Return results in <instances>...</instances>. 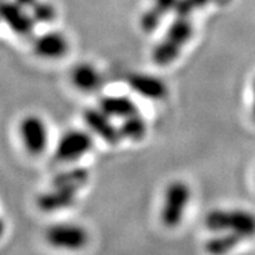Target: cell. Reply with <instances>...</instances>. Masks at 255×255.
I'll list each match as a JSON object with an SVG mask.
<instances>
[{"label":"cell","mask_w":255,"mask_h":255,"mask_svg":"<svg viewBox=\"0 0 255 255\" xmlns=\"http://www.w3.org/2000/svg\"><path fill=\"white\" fill-rule=\"evenodd\" d=\"M132 91L149 100H163L168 96V87L161 78L145 73H132L127 78Z\"/></svg>","instance_id":"30bf717a"},{"label":"cell","mask_w":255,"mask_h":255,"mask_svg":"<svg viewBox=\"0 0 255 255\" xmlns=\"http://www.w3.org/2000/svg\"><path fill=\"white\" fill-rule=\"evenodd\" d=\"M18 137L30 155H40L48 148V125L38 114H27L18 123Z\"/></svg>","instance_id":"277c9868"},{"label":"cell","mask_w":255,"mask_h":255,"mask_svg":"<svg viewBox=\"0 0 255 255\" xmlns=\"http://www.w3.org/2000/svg\"><path fill=\"white\" fill-rule=\"evenodd\" d=\"M71 82L78 90L83 92H96L104 84V77L100 70L92 64L81 62L71 70Z\"/></svg>","instance_id":"7c38bea8"},{"label":"cell","mask_w":255,"mask_h":255,"mask_svg":"<svg viewBox=\"0 0 255 255\" xmlns=\"http://www.w3.org/2000/svg\"><path fill=\"white\" fill-rule=\"evenodd\" d=\"M194 32V25L189 17L176 16L168 26L165 38L155 45L153 51V60L159 66H166L179 57Z\"/></svg>","instance_id":"7a4b0ae2"},{"label":"cell","mask_w":255,"mask_h":255,"mask_svg":"<svg viewBox=\"0 0 255 255\" xmlns=\"http://www.w3.org/2000/svg\"><path fill=\"white\" fill-rule=\"evenodd\" d=\"M88 239V232L79 224L55 223L45 230V241L55 249L70 252L83 249Z\"/></svg>","instance_id":"5b68a950"},{"label":"cell","mask_w":255,"mask_h":255,"mask_svg":"<svg viewBox=\"0 0 255 255\" xmlns=\"http://www.w3.org/2000/svg\"><path fill=\"white\" fill-rule=\"evenodd\" d=\"M70 43L64 32L51 30L35 36L32 40V51L44 60H58L68 55Z\"/></svg>","instance_id":"ba28073f"},{"label":"cell","mask_w":255,"mask_h":255,"mask_svg":"<svg viewBox=\"0 0 255 255\" xmlns=\"http://www.w3.org/2000/svg\"><path fill=\"white\" fill-rule=\"evenodd\" d=\"M252 117L255 122V78L253 79L252 84Z\"/></svg>","instance_id":"44dd1931"},{"label":"cell","mask_w":255,"mask_h":255,"mask_svg":"<svg viewBox=\"0 0 255 255\" xmlns=\"http://www.w3.org/2000/svg\"><path fill=\"white\" fill-rule=\"evenodd\" d=\"M5 228H6L5 220H4L3 217L0 215V239L4 236V233H5Z\"/></svg>","instance_id":"7402d4cb"},{"label":"cell","mask_w":255,"mask_h":255,"mask_svg":"<svg viewBox=\"0 0 255 255\" xmlns=\"http://www.w3.org/2000/svg\"><path fill=\"white\" fill-rule=\"evenodd\" d=\"M178 4L179 0H154V6L144 13L140 19L141 29L146 32L157 29L166 14H168L171 10H176Z\"/></svg>","instance_id":"5bb4252c"},{"label":"cell","mask_w":255,"mask_h":255,"mask_svg":"<svg viewBox=\"0 0 255 255\" xmlns=\"http://www.w3.org/2000/svg\"><path fill=\"white\" fill-rule=\"evenodd\" d=\"M16 0H0V22L5 23L14 34L30 36L36 22Z\"/></svg>","instance_id":"52a82bcc"},{"label":"cell","mask_w":255,"mask_h":255,"mask_svg":"<svg viewBox=\"0 0 255 255\" xmlns=\"http://www.w3.org/2000/svg\"><path fill=\"white\" fill-rule=\"evenodd\" d=\"M84 123L88 128L99 137L109 144H118L122 140V135L120 132V127L117 128L112 122V117L108 116L105 112L99 109H87L83 114Z\"/></svg>","instance_id":"9c48e42d"},{"label":"cell","mask_w":255,"mask_h":255,"mask_svg":"<svg viewBox=\"0 0 255 255\" xmlns=\"http://www.w3.org/2000/svg\"><path fill=\"white\" fill-rule=\"evenodd\" d=\"M209 0H179V4L176 6V14L178 16L189 17L192 12L206 5Z\"/></svg>","instance_id":"d6986e66"},{"label":"cell","mask_w":255,"mask_h":255,"mask_svg":"<svg viewBox=\"0 0 255 255\" xmlns=\"http://www.w3.org/2000/svg\"><path fill=\"white\" fill-rule=\"evenodd\" d=\"M16 1H17V3L21 4L23 8H26V9H31L32 6L35 5L39 0H16Z\"/></svg>","instance_id":"ffe728a7"},{"label":"cell","mask_w":255,"mask_h":255,"mask_svg":"<svg viewBox=\"0 0 255 255\" xmlns=\"http://www.w3.org/2000/svg\"><path fill=\"white\" fill-rule=\"evenodd\" d=\"M191 187L183 180H174L166 188L163 194L161 219L168 228H175L183 222L188 205L191 202Z\"/></svg>","instance_id":"3957f363"},{"label":"cell","mask_w":255,"mask_h":255,"mask_svg":"<svg viewBox=\"0 0 255 255\" xmlns=\"http://www.w3.org/2000/svg\"><path fill=\"white\" fill-rule=\"evenodd\" d=\"M94 139L83 129H69L60 137L55 149V158L60 162L71 163L91 152Z\"/></svg>","instance_id":"8992f818"},{"label":"cell","mask_w":255,"mask_h":255,"mask_svg":"<svg viewBox=\"0 0 255 255\" xmlns=\"http://www.w3.org/2000/svg\"><path fill=\"white\" fill-rule=\"evenodd\" d=\"M205 226L211 232L235 233L245 241L255 236V214L245 209H215L206 215Z\"/></svg>","instance_id":"6da1fadb"},{"label":"cell","mask_w":255,"mask_h":255,"mask_svg":"<svg viewBox=\"0 0 255 255\" xmlns=\"http://www.w3.org/2000/svg\"><path fill=\"white\" fill-rule=\"evenodd\" d=\"M78 192L73 188L52 185L49 191H45L38 197V207L44 213H56L66 210L74 206Z\"/></svg>","instance_id":"8fae6325"},{"label":"cell","mask_w":255,"mask_h":255,"mask_svg":"<svg viewBox=\"0 0 255 255\" xmlns=\"http://www.w3.org/2000/svg\"><path fill=\"white\" fill-rule=\"evenodd\" d=\"M146 131H148L146 122L140 113L133 114L126 120H123L122 125L120 126L122 139H128L132 141H140L144 139Z\"/></svg>","instance_id":"e0dca14e"},{"label":"cell","mask_w":255,"mask_h":255,"mask_svg":"<svg viewBox=\"0 0 255 255\" xmlns=\"http://www.w3.org/2000/svg\"><path fill=\"white\" fill-rule=\"evenodd\" d=\"M30 10H31L32 18L35 19L36 23H49L56 17L55 8L51 4L40 1V0Z\"/></svg>","instance_id":"ac0fdd59"},{"label":"cell","mask_w":255,"mask_h":255,"mask_svg":"<svg viewBox=\"0 0 255 255\" xmlns=\"http://www.w3.org/2000/svg\"><path fill=\"white\" fill-rule=\"evenodd\" d=\"M90 181V172L83 167H74L65 170L56 175L52 185H60V187L73 188L75 191H81Z\"/></svg>","instance_id":"2e32d148"},{"label":"cell","mask_w":255,"mask_h":255,"mask_svg":"<svg viewBox=\"0 0 255 255\" xmlns=\"http://www.w3.org/2000/svg\"><path fill=\"white\" fill-rule=\"evenodd\" d=\"M99 108L112 118H121L122 121L133 116V114L139 113L136 104L129 97L126 96L103 97L100 100Z\"/></svg>","instance_id":"4fadbf2b"},{"label":"cell","mask_w":255,"mask_h":255,"mask_svg":"<svg viewBox=\"0 0 255 255\" xmlns=\"http://www.w3.org/2000/svg\"><path fill=\"white\" fill-rule=\"evenodd\" d=\"M243 241L244 240L235 233L219 232L217 236L209 239L205 244V249L210 255H227Z\"/></svg>","instance_id":"9a60e30c"}]
</instances>
